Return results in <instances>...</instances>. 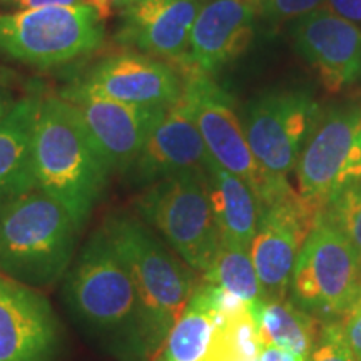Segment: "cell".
I'll use <instances>...</instances> for the list:
<instances>
[{
    "mask_svg": "<svg viewBox=\"0 0 361 361\" xmlns=\"http://www.w3.org/2000/svg\"><path fill=\"white\" fill-rule=\"evenodd\" d=\"M64 295L75 319L106 348L133 358L149 353L137 291L102 226L67 271Z\"/></svg>",
    "mask_w": 361,
    "mask_h": 361,
    "instance_id": "1",
    "label": "cell"
},
{
    "mask_svg": "<svg viewBox=\"0 0 361 361\" xmlns=\"http://www.w3.org/2000/svg\"><path fill=\"white\" fill-rule=\"evenodd\" d=\"M32 156L37 188L82 228L109 186L112 171L66 97L40 96Z\"/></svg>",
    "mask_w": 361,
    "mask_h": 361,
    "instance_id": "2",
    "label": "cell"
},
{
    "mask_svg": "<svg viewBox=\"0 0 361 361\" xmlns=\"http://www.w3.org/2000/svg\"><path fill=\"white\" fill-rule=\"evenodd\" d=\"M101 226L137 291L151 353L186 310L200 284L196 271L134 216L114 213Z\"/></svg>",
    "mask_w": 361,
    "mask_h": 361,
    "instance_id": "3",
    "label": "cell"
},
{
    "mask_svg": "<svg viewBox=\"0 0 361 361\" xmlns=\"http://www.w3.org/2000/svg\"><path fill=\"white\" fill-rule=\"evenodd\" d=\"M79 228L62 204L40 189L0 211V274L34 290L69 271Z\"/></svg>",
    "mask_w": 361,
    "mask_h": 361,
    "instance_id": "4",
    "label": "cell"
},
{
    "mask_svg": "<svg viewBox=\"0 0 361 361\" xmlns=\"http://www.w3.org/2000/svg\"><path fill=\"white\" fill-rule=\"evenodd\" d=\"M293 303L319 322H340L361 298V255L319 213L290 283Z\"/></svg>",
    "mask_w": 361,
    "mask_h": 361,
    "instance_id": "5",
    "label": "cell"
},
{
    "mask_svg": "<svg viewBox=\"0 0 361 361\" xmlns=\"http://www.w3.org/2000/svg\"><path fill=\"white\" fill-rule=\"evenodd\" d=\"M135 204L142 219L161 233L184 263L196 273L209 269L219 251L221 234L206 173L191 171L147 184Z\"/></svg>",
    "mask_w": 361,
    "mask_h": 361,
    "instance_id": "6",
    "label": "cell"
},
{
    "mask_svg": "<svg viewBox=\"0 0 361 361\" xmlns=\"http://www.w3.org/2000/svg\"><path fill=\"white\" fill-rule=\"evenodd\" d=\"M102 39V19L87 4L0 12V52L40 69L96 51Z\"/></svg>",
    "mask_w": 361,
    "mask_h": 361,
    "instance_id": "7",
    "label": "cell"
},
{
    "mask_svg": "<svg viewBox=\"0 0 361 361\" xmlns=\"http://www.w3.org/2000/svg\"><path fill=\"white\" fill-rule=\"evenodd\" d=\"M298 192L319 211L338 192L361 183V104L322 112L296 162Z\"/></svg>",
    "mask_w": 361,
    "mask_h": 361,
    "instance_id": "8",
    "label": "cell"
},
{
    "mask_svg": "<svg viewBox=\"0 0 361 361\" xmlns=\"http://www.w3.org/2000/svg\"><path fill=\"white\" fill-rule=\"evenodd\" d=\"M319 116L318 102L305 92L268 94L252 104L245 134L264 180L288 179Z\"/></svg>",
    "mask_w": 361,
    "mask_h": 361,
    "instance_id": "9",
    "label": "cell"
},
{
    "mask_svg": "<svg viewBox=\"0 0 361 361\" xmlns=\"http://www.w3.org/2000/svg\"><path fill=\"white\" fill-rule=\"evenodd\" d=\"M184 101L191 107L207 154L216 164L241 178L256 196L264 184V176L247 146L245 128L239 123L229 94L211 75L184 72Z\"/></svg>",
    "mask_w": 361,
    "mask_h": 361,
    "instance_id": "10",
    "label": "cell"
},
{
    "mask_svg": "<svg viewBox=\"0 0 361 361\" xmlns=\"http://www.w3.org/2000/svg\"><path fill=\"white\" fill-rule=\"evenodd\" d=\"M111 171L128 173L168 107L134 106L69 89L64 92Z\"/></svg>",
    "mask_w": 361,
    "mask_h": 361,
    "instance_id": "11",
    "label": "cell"
},
{
    "mask_svg": "<svg viewBox=\"0 0 361 361\" xmlns=\"http://www.w3.org/2000/svg\"><path fill=\"white\" fill-rule=\"evenodd\" d=\"M74 89L134 106L169 107L183 97L184 80L161 59L123 52L102 59Z\"/></svg>",
    "mask_w": 361,
    "mask_h": 361,
    "instance_id": "12",
    "label": "cell"
},
{
    "mask_svg": "<svg viewBox=\"0 0 361 361\" xmlns=\"http://www.w3.org/2000/svg\"><path fill=\"white\" fill-rule=\"evenodd\" d=\"M59 323L39 290L0 274V361H52Z\"/></svg>",
    "mask_w": 361,
    "mask_h": 361,
    "instance_id": "13",
    "label": "cell"
},
{
    "mask_svg": "<svg viewBox=\"0 0 361 361\" xmlns=\"http://www.w3.org/2000/svg\"><path fill=\"white\" fill-rule=\"evenodd\" d=\"M206 0H137L124 7L117 42L179 69L189 51L197 13Z\"/></svg>",
    "mask_w": 361,
    "mask_h": 361,
    "instance_id": "14",
    "label": "cell"
},
{
    "mask_svg": "<svg viewBox=\"0 0 361 361\" xmlns=\"http://www.w3.org/2000/svg\"><path fill=\"white\" fill-rule=\"evenodd\" d=\"M295 44L329 92H340L361 79V29L353 22L316 8L300 17Z\"/></svg>",
    "mask_w": 361,
    "mask_h": 361,
    "instance_id": "15",
    "label": "cell"
},
{
    "mask_svg": "<svg viewBox=\"0 0 361 361\" xmlns=\"http://www.w3.org/2000/svg\"><path fill=\"white\" fill-rule=\"evenodd\" d=\"M258 0H209L194 20L189 51L179 74L211 75L246 51L252 39Z\"/></svg>",
    "mask_w": 361,
    "mask_h": 361,
    "instance_id": "16",
    "label": "cell"
},
{
    "mask_svg": "<svg viewBox=\"0 0 361 361\" xmlns=\"http://www.w3.org/2000/svg\"><path fill=\"white\" fill-rule=\"evenodd\" d=\"M209 154L194 121L189 104L180 97L168 107L144 144L141 154L126 174L135 183L151 184L169 176L201 171L206 173Z\"/></svg>",
    "mask_w": 361,
    "mask_h": 361,
    "instance_id": "17",
    "label": "cell"
},
{
    "mask_svg": "<svg viewBox=\"0 0 361 361\" xmlns=\"http://www.w3.org/2000/svg\"><path fill=\"white\" fill-rule=\"evenodd\" d=\"M40 94L22 96L0 124V211L37 189L32 137Z\"/></svg>",
    "mask_w": 361,
    "mask_h": 361,
    "instance_id": "18",
    "label": "cell"
},
{
    "mask_svg": "<svg viewBox=\"0 0 361 361\" xmlns=\"http://www.w3.org/2000/svg\"><path fill=\"white\" fill-rule=\"evenodd\" d=\"M206 183L221 243L250 251L259 221V202L255 191L211 157L206 168Z\"/></svg>",
    "mask_w": 361,
    "mask_h": 361,
    "instance_id": "19",
    "label": "cell"
},
{
    "mask_svg": "<svg viewBox=\"0 0 361 361\" xmlns=\"http://www.w3.org/2000/svg\"><path fill=\"white\" fill-rule=\"evenodd\" d=\"M258 326L261 345H274L308 358L323 323L293 301L258 300L247 305Z\"/></svg>",
    "mask_w": 361,
    "mask_h": 361,
    "instance_id": "20",
    "label": "cell"
},
{
    "mask_svg": "<svg viewBox=\"0 0 361 361\" xmlns=\"http://www.w3.org/2000/svg\"><path fill=\"white\" fill-rule=\"evenodd\" d=\"M218 322L196 291L161 345L162 361H209Z\"/></svg>",
    "mask_w": 361,
    "mask_h": 361,
    "instance_id": "21",
    "label": "cell"
},
{
    "mask_svg": "<svg viewBox=\"0 0 361 361\" xmlns=\"http://www.w3.org/2000/svg\"><path fill=\"white\" fill-rule=\"evenodd\" d=\"M202 276L206 283L223 288L247 305L263 300L251 255L243 247L221 243L213 264Z\"/></svg>",
    "mask_w": 361,
    "mask_h": 361,
    "instance_id": "22",
    "label": "cell"
},
{
    "mask_svg": "<svg viewBox=\"0 0 361 361\" xmlns=\"http://www.w3.org/2000/svg\"><path fill=\"white\" fill-rule=\"evenodd\" d=\"M319 213L340 229L361 255V183L338 192Z\"/></svg>",
    "mask_w": 361,
    "mask_h": 361,
    "instance_id": "23",
    "label": "cell"
},
{
    "mask_svg": "<svg viewBox=\"0 0 361 361\" xmlns=\"http://www.w3.org/2000/svg\"><path fill=\"white\" fill-rule=\"evenodd\" d=\"M306 361H356L343 335L340 322L323 323L318 341Z\"/></svg>",
    "mask_w": 361,
    "mask_h": 361,
    "instance_id": "24",
    "label": "cell"
},
{
    "mask_svg": "<svg viewBox=\"0 0 361 361\" xmlns=\"http://www.w3.org/2000/svg\"><path fill=\"white\" fill-rule=\"evenodd\" d=\"M324 0H258V12L273 22H283L295 17L308 16Z\"/></svg>",
    "mask_w": 361,
    "mask_h": 361,
    "instance_id": "25",
    "label": "cell"
},
{
    "mask_svg": "<svg viewBox=\"0 0 361 361\" xmlns=\"http://www.w3.org/2000/svg\"><path fill=\"white\" fill-rule=\"evenodd\" d=\"M340 324L356 361H361V298L356 301L353 308L340 319Z\"/></svg>",
    "mask_w": 361,
    "mask_h": 361,
    "instance_id": "26",
    "label": "cell"
},
{
    "mask_svg": "<svg viewBox=\"0 0 361 361\" xmlns=\"http://www.w3.org/2000/svg\"><path fill=\"white\" fill-rule=\"evenodd\" d=\"M20 97H17V89L11 72L0 71V124L4 123V119L13 109V106Z\"/></svg>",
    "mask_w": 361,
    "mask_h": 361,
    "instance_id": "27",
    "label": "cell"
},
{
    "mask_svg": "<svg viewBox=\"0 0 361 361\" xmlns=\"http://www.w3.org/2000/svg\"><path fill=\"white\" fill-rule=\"evenodd\" d=\"M329 12L336 13L343 19L361 24V0H324Z\"/></svg>",
    "mask_w": 361,
    "mask_h": 361,
    "instance_id": "28",
    "label": "cell"
},
{
    "mask_svg": "<svg viewBox=\"0 0 361 361\" xmlns=\"http://www.w3.org/2000/svg\"><path fill=\"white\" fill-rule=\"evenodd\" d=\"M259 361H306L305 356L293 353L290 350L279 348L274 345H263L259 351Z\"/></svg>",
    "mask_w": 361,
    "mask_h": 361,
    "instance_id": "29",
    "label": "cell"
},
{
    "mask_svg": "<svg viewBox=\"0 0 361 361\" xmlns=\"http://www.w3.org/2000/svg\"><path fill=\"white\" fill-rule=\"evenodd\" d=\"M134 2H137V0H85V4L92 7L102 20L106 19V17H109L114 8H124Z\"/></svg>",
    "mask_w": 361,
    "mask_h": 361,
    "instance_id": "30",
    "label": "cell"
},
{
    "mask_svg": "<svg viewBox=\"0 0 361 361\" xmlns=\"http://www.w3.org/2000/svg\"><path fill=\"white\" fill-rule=\"evenodd\" d=\"M85 0H19L20 8H40V7H62L80 6Z\"/></svg>",
    "mask_w": 361,
    "mask_h": 361,
    "instance_id": "31",
    "label": "cell"
},
{
    "mask_svg": "<svg viewBox=\"0 0 361 361\" xmlns=\"http://www.w3.org/2000/svg\"><path fill=\"white\" fill-rule=\"evenodd\" d=\"M12 2L19 4V0H0V4H12Z\"/></svg>",
    "mask_w": 361,
    "mask_h": 361,
    "instance_id": "32",
    "label": "cell"
},
{
    "mask_svg": "<svg viewBox=\"0 0 361 361\" xmlns=\"http://www.w3.org/2000/svg\"><path fill=\"white\" fill-rule=\"evenodd\" d=\"M236 361H259V358L258 360H236Z\"/></svg>",
    "mask_w": 361,
    "mask_h": 361,
    "instance_id": "33",
    "label": "cell"
},
{
    "mask_svg": "<svg viewBox=\"0 0 361 361\" xmlns=\"http://www.w3.org/2000/svg\"><path fill=\"white\" fill-rule=\"evenodd\" d=\"M154 361H162V360H161V358H156V360H154Z\"/></svg>",
    "mask_w": 361,
    "mask_h": 361,
    "instance_id": "34",
    "label": "cell"
}]
</instances>
